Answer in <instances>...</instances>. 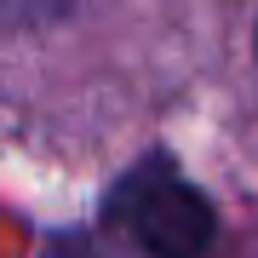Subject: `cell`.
Returning <instances> with one entry per match:
<instances>
[{"mask_svg":"<svg viewBox=\"0 0 258 258\" xmlns=\"http://www.w3.org/2000/svg\"><path fill=\"white\" fill-rule=\"evenodd\" d=\"M103 224L126 247H138L144 258H201L212 247V230H218L207 195L195 184H184V172L172 161H161V155L132 166L109 189Z\"/></svg>","mask_w":258,"mask_h":258,"instance_id":"6da1fadb","label":"cell"},{"mask_svg":"<svg viewBox=\"0 0 258 258\" xmlns=\"http://www.w3.org/2000/svg\"><path fill=\"white\" fill-rule=\"evenodd\" d=\"M46 258H103L98 247H86V241H52Z\"/></svg>","mask_w":258,"mask_h":258,"instance_id":"7a4b0ae2","label":"cell"}]
</instances>
